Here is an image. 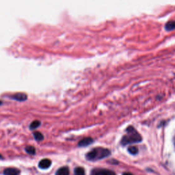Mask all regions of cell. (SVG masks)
Segmentation results:
<instances>
[{"mask_svg":"<svg viewBox=\"0 0 175 175\" xmlns=\"http://www.w3.org/2000/svg\"><path fill=\"white\" fill-rule=\"evenodd\" d=\"M26 151L30 154V155H34L35 153H36V149L34 146H27L26 148Z\"/></svg>","mask_w":175,"mask_h":175,"instance_id":"4fadbf2b","label":"cell"},{"mask_svg":"<svg viewBox=\"0 0 175 175\" xmlns=\"http://www.w3.org/2000/svg\"><path fill=\"white\" fill-rule=\"evenodd\" d=\"M91 175H116L115 173L111 170H109L107 169L99 168L94 169L92 171Z\"/></svg>","mask_w":175,"mask_h":175,"instance_id":"3957f363","label":"cell"},{"mask_svg":"<svg viewBox=\"0 0 175 175\" xmlns=\"http://www.w3.org/2000/svg\"><path fill=\"white\" fill-rule=\"evenodd\" d=\"M174 144H175V140H174Z\"/></svg>","mask_w":175,"mask_h":175,"instance_id":"ac0fdd59","label":"cell"},{"mask_svg":"<svg viewBox=\"0 0 175 175\" xmlns=\"http://www.w3.org/2000/svg\"><path fill=\"white\" fill-rule=\"evenodd\" d=\"M128 151L129 153L132 154V155H136L138 153V150L137 147H135L134 146H129L128 148Z\"/></svg>","mask_w":175,"mask_h":175,"instance_id":"5bb4252c","label":"cell"},{"mask_svg":"<svg viewBox=\"0 0 175 175\" xmlns=\"http://www.w3.org/2000/svg\"><path fill=\"white\" fill-rule=\"evenodd\" d=\"M75 175H85V170L82 167H78L75 169Z\"/></svg>","mask_w":175,"mask_h":175,"instance_id":"7c38bea8","label":"cell"},{"mask_svg":"<svg viewBox=\"0 0 175 175\" xmlns=\"http://www.w3.org/2000/svg\"><path fill=\"white\" fill-rule=\"evenodd\" d=\"M12 99L18 101H25L27 99V94L25 93H17L15 94L14 95H12V97H10Z\"/></svg>","mask_w":175,"mask_h":175,"instance_id":"5b68a950","label":"cell"},{"mask_svg":"<svg viewBox=\"0 0 175 175\" xmlns=\"http://www.w3.org/2000/svg\"><path fill=\"white\" fill-rule=\"evenodd\" d=\"M2 104V101H0V106H1Z\"/></svg>","mask_w":175,"mask_h":175,"instance_id":"e0dca14e","label":"cell"},{"mask_svg":"<svg viewBox=\"0 0 175 175\" xmlns=\"http://www.w3.org/2000/svg\"><path fill=\"white\" fill-rule=\"evenodd\" d=\"M70 174V171L69 168L66 166L62 167L60 168H59L57 172L55 173V175H69Z\"/></svg>","mask_w":175,"mask_h":175,"instance_id":"ba28073f","label":"cell"},{"mask_svg":"<svg viewBox=\"0 0 175 175\" xmlns=\"http://www.w3.org/2000/svg\"><path fill=\"white\" fill-rule=\"evenodd\" d=\"M93 139L91 138H85L82 139L81 141H79V142L78 143V146L80 147H85V146H88L90 145L91 144L93 143Z\"/></svg>","mask_w":175,"mask_h":175,"instance_id":"52a82bcc","label":"cell"},{"mask_svg":"<svg viewBox=\"0 0 175 175\" xmlns=\"http://www.w3.org/2000/svg\"><path fill=\"white\" fill-rule=\"evenodd\" d=\"M34 137L35 138V140L37 141H41L43 140V138H44V136L43 135L41 134L40 132L39 131H36L34 133Z\"/></svg>","mask_w":175,"mask_h":175,"instance_id":"30bf717a","label":"cell"},{"mask_svg":"<svg viewBox=\"0 0 175 175\" xmlns=\"http://www.w3.org/2000/svg\"><path fill=\"white\" fill-rule=\"evenodd\" d=\"M40 124L41 122L39 121H34L30 125V129H31V130H34V129H36L38 127H40Z\"/></svg>","mask_w":175,"mask_h":175,"instance_id":"8fae6325","label":"cell"},{"mask_svg":"<svg viewBox=\"0 0 175 175\" xmlns=\"http://www.w3.org/2000/svg\"><path fill=\"white\" fill-rule=\"evenodd\" d=\"M51 165V161L49 159H44L40 161L38 163V167L41 169H47L49 168Z\"/></svg>","mask_w":175,"mask_h":175,"instance_id":"277c9868","label":"cell"},{"mask_svg":"<svg viewBox=\"0 0 175 175\" xmlns=\"http://www.w3.org/2000/svg\"><path fill=\"white\" fill-rule=\"evenodd\" d=\"M111 152L109 149L101 148V147H97V148H94L88 153L86 157L87 160L94 162V161H98L106 158V157L109 156Z\"/></svg>","mask_w":175,"mask_h":175,"instance_id":"6da1fadb","label":"cell"},{"mask_svg":"<svg viewBox=\"0 0 175 175\" xmlns=\"http://www.w3.org/2000/svg\"><path fill=\"white\" fill-rule=\"evenodd\" d=\"M127 134L122 138L121 144L122 145H127L129 144H134L142 141V137L132 127H129L127 129Z\"/></svg>","mask_w":175,"mask_h":175,"instance_id":"7a4b0ae2","label":"cell"},{"mask_svg":"<svg viewBox=\"0 0 175 175\" xmlns=\"http://www.w3.org/2000/svg\"><path fill=\"white\" fill-rule=\"evenodd\" d=\"M20 170L16 168H8L3 171L4 175H19Z\"/></svg>","mask_w":175,"mask_h":175,"instance_id":"8992f818","label":"cell"},{"mask_svg":"<svg viewBox=\"0 0 175 175\" xmlns=\"http://www.w3.org/2000/svg\"><path fill=\"white\" fill-rule=\"evenodd\" d=\"M165 29L167 31H173L175 30V21H169L165 25Z\"/></svg>","mask_w":175,"mask_h":175,"instance_id":"9c48e42d","label":"cell"},{"mask_svg":"<svg viewBox=\"0 0 175 175\" xmlns=\"http://www.w3.org/2000/svg\"><path fill=\"white\" fill-rule=\"evenodd\" d=\"M122 175H133V174L131 173H124Z\"/></svg>","mask_w":175,"mask_h":175,"instance_id":"9a60e30c","label":"cell"},{"mask_svg":"<svg viewBox=\"0 0 175 175\" xmlns=\"http://www.w3.org/2000/svg\"><path fill=\"white\" fill-rule=\"evenodd\" d=\"M3 159V157L0 155V159Z\"/></svg>","mask_w":175,"mask_h":175,"instance_id":"2e32d148","label":"cell"}]
</instances>
